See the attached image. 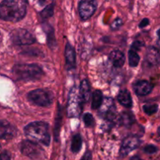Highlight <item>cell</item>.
<instances>
[{
  "instance_id": "1",
  "label": "cell",
  "mask_w": 160,
  "mask_h": 160,
  "mask_svg": "<svg viewBox=\"0 0 160 160\" xmlns=\"http://www.w3.org/2000/svg\"><path fill=\"white\" fill-rule=\"evenodd\" d=\"M26 2L20 0H6L0 3V18L6 21L17 22L25 17Z\"/></svg>"
},
{
  "instance_id": "2",
  "label": "cell",
  "mask_w": 160,
  "mask_h": 160,
  "mask_svg": "<svg viewBox=\"0 0 160 160\" xmlns=\"http://www.w3.org/2000/svg\"><path fill=\"white\" fill-rule=\"evenodd\" d=\"M24 133L30 140L45 145H50L49 125L45 122L38 121L29 123L24 128Z\"/></svg>"
},
{
  "instance_id": "3",
  "label": "cell",
  "mask_w": 160,
  "mask_h": 160,
  "mask_svg": "<svg viewBox=\"0 0 160 160\" xmlns=\"http://www.w3.org/2000/svg\"><path fill=\"white\" fill-rule=\"evenodd\" d=\"M13 73L18 79L24 81H35L42 76L41 67L36 64H17L13 68Z\"/></svg>"
},
{
  "instance_id": "4",
  "label": "cell",
  "mask_w": 160,
  "mask_h": 160,
  "mask_svg": "<svg viewBox=\"0 0 160 160\" xmlns=\"http://www.w3.org/2000/svg\"><path fill=\"white\" fill-rule=\"evenodd\" d=\"M28 98L34 104L43 107L50 106L53 101V94L45 89H36L31 91L28 94Z\"/></svg>"
},
{
  "instance_id": "5",
  "label": "cell",
  "mask_w": 160,
  "mask_h": 160,
  "mask_svg": "<svg viewBox=\"0 0 160 160\" xmlns=\"http://www.w3.org/2000/svg\"><path fill=\"white\" fill-rule=\"evenodd\" d=\"M20 150L24 156L35 160L42 159L45 156L42 147L31 141H24L20 145Z\"/></svg>"
},
{
  "instance_id": "6",
  "label": "cell",
  "mask_w": 160,
  "mask_h": 160,
  "mask_svg": "<svg viewBox=\"0 0 160 160\" xmlns=\"http://www.w3.org/2000/svg\"><path fill=\"white\" fill-rule=\"evenodd\" d=\"M10 38L13 43L17 45H31L35 42L34 36L25 29H15L10 34Z\"/></svg>"
},
{
  "instance_id": "7",
  "label": "cell",
  "mask_w": 160,
  "mask_h": 160,
  "mask_svg": "<svg viewBox=\"0 0 160 160\" xmlns=\"http://www.w3.org/2000/svg\"><path fill=\"white\" fill-rule=\"evenodd\" d=\"M83 104L80 99L79 94L76 88H73L69 94L68 106H67V112L70 117H78L81 112V106Z\"/></svg>"
},
{
  "instance_id": "8",
  "label": "cell",
  "mask_w": 160,
  "mask_h": 160,
  "mask_svg": "<svg viewBox=\"0 0 160 160\" xmlns=\"http://www.w3.org/2000/svg\"><path fill=\"white\" fill-rule=\"evenodd\" d=\"M115 106L112 98H106L103 100L101 106L100 107V116L109 121L112 120L115 117Z\"/></svg>"
},
{
  "instance_id": "9",
  "label": "cell",
  "mask_w": 160,
  "mask_h": 160,
  "mask_svg": "<svg viewBox=\"0 0 160 160\" xmlns=\"http://www.w3.org/2000/svg\"><path fill=\"white\" fill-rule=\"evenodd\" d=\"M140 145V140L136 136L130 135L124 139L120 148L121 156H125L131 152Z\"/></svg>"
},
{
  "instance_id": "10",
  "label": "cell",
  "mask_w": 160,
  "mask_h": 160,
  "mask_svg": "<svg viewBox=\"0 0 160 160\" xmlns=\"http://www.w3.org/2000/svg\"><path fill=\"white\" fill-rule=\"evenodd\" d=\"M97 9V3L94 1H81L78 6L79 15L83 20H87L93 16Z\"/></svg>"
},
{
  "instance_id": "11",
  "label": "cell",
  "mask_w": 160,
  "mask_h": 160,
  "mask_svg": "<svg viewBox=\"0 0 160 160\" xmlns=\"http://www.w3.org/2000/svg\"><path fill=\"white\" fill-rule=\"evenodd\" d=\"M17 134L13 126L4 120H0V139H11Z\"/></svg>"
},
{
  "instance_id": "12",
  "label": "cell",
  "mask_w": 160,
  "mask_h": 160,
  "mask_svg": "<svg viewBox=\"0 0 160 160\" xmlns=\"http://www.w3.org/2000/svg\"><path fill=\"white\" fill-rule=\"evenodd\" d=\"M133 90L135 93L140 96L147 95L152 92V85L150 82L147 81H139L135 83L133 86Z\"/></svg>"
},
{
  "instance_id": "13",
  "label": "cell",
  "mask_w": 160,
  "mask_h": 160,
  "mask_svg": "<svg viewBox=\"0 0 160 160\" xmlns=\"http://www.w3.org/2000/svg\"><path fill=\"white\" fill-rule=\"evenodd\" d=\"M146 60L150 65L157 66L160 63V52L156 48L149 47L146 52Z\"/></svg>"
},
{
  "instance_id": "14",
  "label": "cell",
  "mask_w": 160,
  "mask_h": 160,
  "mask_svg": "<svg viewBox=\"0 0 160 160\" xmlns=\"http://www.w3.org/2000/svg\"><path fill=\"white\" fill-rule=\"evenodd\" d=\"M78 94H79L80 99H81L83 103L87 102L89 100L91 95V92L90 86H89V84L87 80H83L81 82L79 90H78Z\"/></svg>"
},
{
  "instance_id": "15",
  "label": "cell",
  "mask_w": 160,
  "mask_h": 160,
  "mask_svg": "<svg viewBox=\"0 0 160 160\" xmlns=\"http://www.w3.org/2000/svg\"><path fill=\"white\" fill-rule=\"evenodd\" d=\"M65 59L67 68L72 69L75 67L76 55L74 48L69 43L66 44L65 46Z\"/></svg>"
},
{
  "instance_id": "16",
  "label": "cell",
  "mask_w": 160,
  "mask_h": 160,
  "mask_svg": "<svg viewBox=\"0 0 160 160\" xmlns=\"http://www.w3.org/2000/svg\"><path fill=\"white\" fill-rule=\"evenodd\" d=\"M109 59L115 67H122L125 62L124 54L119 50H114L109 55Z\"/></svg>"
},
{
  "instance_id": "17",
  "label": "cell",
  "mask_w": 160,
  "mask_h": 160,
  "mask_svg": "<svg viewBox=\"0 0 160 160\" xmlns=\"http://www.w3.org/2000/svg\"><path fill=\"white\" fill-rule=\"evenodd\" d=\"M118 102L120 103L122 106H125V107L130 108L132 106V98L130 93L129 92L128 90L126 89H123V90L120 91L118 94L117 96Z\"/></svg>"
},
{
  "instance_id": "18",
  "label": "cell",
  "mask_w": 160,
  "mask_h": 160,
  "mask_svg": "<svg viewBox=\"0 0 160 160\" xmlns=\"http://www.w3.org/2000/svg\"><path fill=\"white\" fill-rule=\"evenodd\" d=\"M134 116L130 112H123L119 117V123L125 127H130L134 123Z\"/></svg>"
},
{
  "instance_id": "19",
  "label": "cell",
  "mask_w": 160,
  "mask_h": 160,
  "mask_svg": "<svg viewBox=\"0 0 160 160\" xmlns=\"http://www.w3.org/2000/svg\"><path fill=\"white\" fill-rule=\"evenodd\" d=\"M103 103V95L100 90H96L93 93L92 97V109H100Z\"/></svg>"
},
{
  "instance_id": "20",
  "label": "cell",
  "mask_w": 160,
  "mask_h": 160,
  "mask_svg": "<svg viewBox=\"0 0 160 160\" xmlns=\"http://www.w3.org/2000/svg\"><path fill=\"white\" fill-rule=\"evenodd\" d=\"M44 31H45V34H47V38H48V45H50V47H52V45H55V38H54V32H53V29L47 23H43L42 25Z\"/></svg>"
},
{
  "instance_id": "21",
  "label": "cell",
  "mask_w": 160,
  "mask_h": 160,
  "mask_svg": "<svg viewBox=\"0 0 160 160\" xmlns=\"http://www.w3.org/2000/svg\"><path fill=\"white\" fill-rule=\"evenodd\" d=\"M81 147H82L81 136H80L79 134H75V135L73 137V138H72V146H71L72 151L74 153L78 152V151L80 150Z\"/></svg>"
},
{
  "instance_id": "22",
  "label": "cell",
  "mask_w": 160,
  "mask_h": 160,
  "mask_svg": "<svg viewBox=\"0 0 160 160\" xmlns=\"http://www.w3.org/2000/svg\"><path fill=\"white\" fill-rule=\"evenodd\" d=\"M140 61L139 55L136 53V52L133 51L130 49L129 52V63L132 67H135L138 65V62Z\"/></svg>"
},
{
  "instance_id": "23",
  "label": "cell",
  "mask_w": 160,
  "mask_h": 160,
  "mask_svg": "<svg viewBox=\"0 0 160 160\" xmlns=\"http://www.w3.org/2000/svg\"><path fill=\"white\" fill-rule=\"evenodd\" d=\"M53 9H54V5L51 4L47 6L43 10L41 11L40 17L42 20H46V19L50 18L52 17L53 14Z\"/></svg>"
},
{
  "instance_id": "24",
  "label": "cell",
  "mask_w": 160,
  "mask_h": 160,
  "mask_svg": "<svg viewBox=\"0 0 160 160\" xmlns=\"http://www.w3.org/2000/svg\"><path fill=\"white\" fill-rule=\"evenodd\" d=\"M144 112H145L147 115H152V114H155V112L158 111V106L155 104L154 105H145L143 107Z\"/></svg>"
},
{
  "instance_id": "25",
  "label": "cell",
  "mask_w": 160,
  "mask_h": 160,
  "mask_svg": "<svg viewBox=\"0 0 160 160\" xmlns=\"http://www.w3.org/2000/svg\"><path fill=\"white\" fill-rule=\"evenodd\" d=\"M83 121H84L86 127H87V128H90V127L93 126L94 124V119L90 113L85 114L84 117H83Z\"/></svg>"
},
{
  "instance_id": "26",
  "label": "cell",
  "mask_w": 160,
  "mask_h": 160,
  "mask_svg": "<svg viewBox=\"0 0 160 160\" xmlns=\"http://www.w3.org/2000/svg\"><path fill=\"white\" fill-rule=\"evenodd\" d=\"M61 116L60 112H58L57 116H56V122H55V128H54V135L56 137V138H57L58 136H59V131L60 128H61Z\"/></svg>"
},
{
  "instance_id": "27",
  "label": "cell",
  "mask_w": 160,
  "mask_h": 160,
  "mask_svg": "<svg viewBox=\"0 0 160 160\" xmlns=\"http://www.w3.org/2000/svg\"><path fill=\"white\" fill-rule=\"evenodd\" d=\"M157 151H158V148L156 146H155V145H148L144 148V152L146 153H147V154H154Z\"/></svg>"
},
{
  "instance_id": "28",
  "label": "cell",
  "mask_w": 160,
  "mask_h": 160,
  "mask_svg": "<svg viewBox=\"0 0 160 160\" xmlns=\"http://www.w3.org/2000/svg\"><path fill=\"white\" fill-rule=\"evenodd\" d=\"M143 46H144V43H142L141 42H139V41H136V42H133V45H132L131 50L136 52L141 49Z\"/></svg>"
},
{
  "instance_id": "29",
  "label": "cell",
  "mask_w": 160,
  "mask_h": 160,
  "mask_svg": "<svg viewBox=\"0 0 160 160\" xmlns=\"http://www.w3.org/2000/svg\"><path fill=\"white\" fill-rule=\"evenodd\" d=\"M122 20L119 18H117L116 20H115L114 21H113L112 23H111V28H112L113 30H116L118 29V28H120V27L122 26Z\"/></svg>"
},
{
  "instance_id": "30",
  "label": "cell",
  "mask_w": 160,
  "mask_h": 160,
  "mask_svg": "<svg viewBox=\"0 0 160 160\" xmlns=\"http://www.w3.org/2000/svg\"><path fill=\"white\" fill-rule=\"evenodd\" d=\"M0 160H10V156L7 152H3L0 154Z\"/></svg>"
},
{
  "instance_id": "31",
  "label": "cell",
  "mask_w": 160,
  "mask_h": 160,
  "mask_svg": "<svg viewBox=\"0 0 160 160\" xmlns=\"http://www.w3.org/2000/svg\"><path fill=\"white\" fill-rule=\"evenodd\" d=\"M148 23H149V20H148V19L144 18V19H143L142 21H141V23H140L139 27H140V28H144V27L147 26V25H148Z\"/></svg>"
},
{
  "instance_id": "32",
  "label": "cell",
  "mask_w": 160,
  "mask_h": 160,
  "mask_svg": "<svg viewBox=\"0 0 160 160\" xmlns=\"http://www.w3.org/2000/svg\"><path fill=\"white\" fill-rule=\"evenodd\" d=\"M82 160H91V153L89 152H86V154L84 155V156H83Z\"/></svg>"
},
{
  "instance_id": "33",
  "label": "cell",
  "mask_w": 160,
  "mask_h": 160,
  "mask_svg": "<svg viewBox=\"0 0 160 160\" xmlns=\"http://www.w3.org/2000/svg\"><path fill=\"white\" fill-rule=\"evenodd\" d=\"M158 137L160 138V128H158Z\"/></svg>"
},
{
  "instance_id": "34",
  "label": "cell",
  "mask_w": 160,
  "mask_h": 160,
  "mask_svg": "<svg viewBox=\"0 0 160 160\" xmlns=\"http://www.w3.org/2000/svg\"><path fill=\"white\" fill-rule=\"evenodd\" d=\"M157 34H158V37L160 38V29L158 30V32H157Z\"/></svg>"
},
{
  "instance_id": "35",
  "label": "cell",
  "mask_w": 160,
  "mask_h": 160,
  "mask_svg": "<svg viewBox=\"0 0 160 160\" xmlns=\"http://www.w3.org/2000/svg\"><path fill=\"white\" fill-rule=\"evenodd\" d=\"M1 148H2V147H1V145H0V150H1Z\"/></svg>"
}]
</instances>
